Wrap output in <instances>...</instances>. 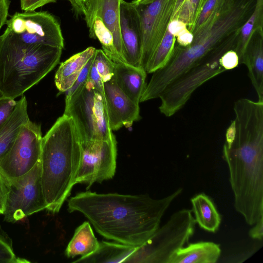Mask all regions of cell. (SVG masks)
<instances>
[{"instance_id":"d4e9b609","label":"cell","mask_w":263,"mask_h":263,"mask_svg":"<svg viewBox=\"0 0 263 263\" xmlns=\"http://www.w3.org/2000/svg\"><path fill=\"white\" fill-rule=\"evenodd\" d=\"M259 28H263V0H256L253 13L240 30L234 49L239 58V64H240L245 48L252 34Z\"/></svg>"},{"instance_id":"ffe728a7","label":"cell","mask_w":263,"mask_h":263,"mask_svg":"<svg viewBox=\"0 0 263 263\" xmlns=\"http://www.w3.org/2000/svg\"><path fill=\"white\" fill-rule=\"evenodd\" d=\"M26 97L22 95L5 123L0 127V160L9 149L22 126L30 119Z\"/></svg>"},{"instance_id":"d590c367","label":"cell","mask_w":263,"mask_h":263,"mask_svg":"<svg viewBox=\"0 0 263 263\" xmlns=\"http://www.w3.org/2000/svg\"><path fill=\"white\" fill-rule=\"evenodd\" d=\"M187 28L186 25L181 21L178 20H171L169 23L167 29L175 37Z\"/></svg>"},{"instance_id":"2e32d148","label":"cell","mask_w":263,"mask_h":263,"mask_svg":"<svg viewBox=\"0 0 263 263\" xmlns=\"http://www.w3.org/2000/svg\"><path fill=\"white\" fill-rule=\"evenodd\" d=\"M242 64L248 68L258 100L263 102V28L256 30L252 34L244 51Z\"/></svg>"},{"instance_id":"e575fe53","label":"cell","mask_w":263,"mask_h":263,"mask_svg":"<svg viewBox=\"0 0 263 263\" xmlns=\"http://www.w3.org/2000/svg\"><path fill=\"white\" fill-rule=\"evenodd\" d=\"M57 0H20L21 9L23 11L35 10L48 3Z\"/></svg>"},{"instance_id":"83f0119b","label":"cell","mask_w":263,"mask_h":263,"mask_svg":"<svg viewBox=\"0 0 263 263\" xmlns=\"http://www.w3.org/2000/svg\"><path fill=\"white\" fill-rule=\"evenodd\" d=\"M93 62L103 82L109 81L114 76L115 63L102 49H97Z\"/></svg>"},{"instance_id":"60d3db41","label":"cell","mask_w":263,"mask_h":263,"mask_svg":"<svg viewBox=\"0 0 263 263\" xmlns=\"http://www.w3.org/2000/svg\"><path fill=\"white\" fill-rule=\"evenodd\" d=\"M75 11L84 15L91 0H68Z\"/></svg>"},{"instance_id":"d6a6232c","label":"cell","mask_w":263,"mask_h":263,"mask_svg":"<svg viewBox=\"0 0 263 263\" xmlns=\"http://www.w3.org/2000/svg\"><path fill=\"white\" fill-rule=\"evenodd\" d=\"M9 191V180L0 170V214L5 212Z\"/></svg>"},{"instance_id":"f546056e","label":"cell","mask_w":263,"mask_h":263,"mask_svg":"<svg viewBox=\"0 0 263 263\" xmlns=\"http://www.w3.org/2000/svg\"><path fill=\"white\" fill-rule=\"evenodd\" d=\"M222 0H206L202 6L191 32L202 26L211 15Z\"/></svg>"},{"instance_id":"1f68e13d","label":"cell","mask_w":263,"mask_h":263,"mask_svg":"<svg viewBox=\"0 0 263 263\" xmlns=\"http://www.w3.org/2000/svg\"><path fill=\"white\" fill-rule=\"evenodd\" d=\"M220 63L226 71L233 69L239 65V58L234 50L226 52L220 58Z\"/></svg>"},{"instance_id":"5b68a950","label":"cell","mask_w":263,"mask_h":263,"mask_svg":"<svg viewBox=\"0 0 263 263\" xmlns=\"http://www.w3.org/2000/svg\"><path fill=\"white\" fill-rule=\"evenodd\" d=\"M73 119L82 143L107 140L114 134L110 127L103 87L97 89L86 81L66 95L64 114Z\"/></svg>"},{"instance_id":"7c38bea8","label":"cell","mask_w":263,"mask_h":263,"mask_svg":"<svg viewBox=\"0 0 263 263\" xmlns=\"http://www.w3.org/2000/svg\"><path fill=\"white\" fill-rule=\"evenodd\" d=\"M177 0H154L137 5L142 31L141 67H145L163 39L176 8Z\"/></svg>"},{"instance_id":"ac0fdd59","label":"cell","mask_w":263,"mask_h":263,"mask_svg":"<svg viewBox=\"0 0 263 263\" xmlns=\"http://www.w3.org/2000/svg\"><path fill=\"white\" fill-rule=\"evenodd\" d=\"M97 49L89 47L62 62L54 76L55 85L59 93L66 92L76 81L81 71L93 57Z\"/></svg>"},{"instance_id":"ba28073f","label":"cell","mask_w":263,"mask_h":263,"mask_svg":"<svg viewBox=\"0 0 263 263\" xmlns=\"http://www.w3.org/2000/svg\"><path fill=\"white\" fill-rule=\"evenodd\" d=\"M9 181V191L3 214L5 221L14 223L46 210L41 183L40 160L28 173Z\"/></svg>"},{"instance_id":"603a6c76","label":"cell","mask_w":263,"mask_h":263,"mask_svg":"<svg viewBox=\"0 0 263 263\" xmlns=\"http://www.w3.org/2000/svg\"><path fill=\"white\" fill-rule=\"evenodd\" d=\"M99 241L95 236L89 222H84L76 230L74 235L65 250L68 257L87 256L95 252Z\"/></svg>"},{"instance_id":"9c48e42d","label":"cell","mask_w":263,"mask_h":263,"mask_svg":"<svg viewBox=\"0 0 263 263\" xmlns=\"http://www.w3.org/2000/svg\"><path fill=\"white\" fill-rule=\"evenodd\" d=\"M6 24V29L24 43L64 48L60 25L47 11L16 12L7 20Z\"/></svg>"},{"instance_id":"5bb4252c","label":"cell","mask_w":263,"mask_h":263,"mask_svg":"<svg viewBox=\"0 0 263 263\" xmlns=\"http://www.w3.org/2000/svg\"><path fill=\"white\" fill-rule=\"evenodd\" d=\"M103 94L112 130L123 126L129 127L135 121L140 119L139 104L120 89L114 77L103 83Z\"/></svg>"},{"instance_id":"4fadbf2b","label":"cell","mask_w":263,"mask_h":263,"mask_svg":"<svg viewBox=\"0 0 263 263\" xmlns=\"http://www.w3.org/2000/svg\"><path fill=\"white\" fill-rule=\"evenodd\" d=\"M120 26L126 63L141 67L142 31L140 17L137 5L133 1L127 2L121 0Z\"/></svg>"},{"instance_id":"30bf717a","label":"cell","mask_w":263,"mask_h":263,"mask_svg":"<svg viewBox=\"0 0 263 263\" xmlns=\"http://www.w3.org/2000/svg\"><path fill=\"white\" fill-rule=\"evenodd\" d=\"M42 138L40 124L30 120L22 126L0 160V170L8 180L25 175L40 161Z\"/></svg>"},{"instance_id":"4316f807","label":"cell","mask_w":263,"mask_h":263,"mask_svg":"<svg viewBox=\"0 0 263 263\" xmlns=\"http://www.w3.org/2000/svg\"><path fill=\"white\" fill-rule=\"evenodd\" d=\"M206 0H184L179 9L175 11L172 20L184 23L191 31Z\"/></svg>"},{"instance_id":"836d02e7","label":"cell","mask_w":263,"mask_h":263,"mask_svg":"<svg viewBox=\"0 0 263 263\" xmlns=\"http://www.w3.org/2000/svg\"><path fill=\"white\" fill-rule=\"evenodd\" d=\"M94 55L84 67L72 87L70 89H69L67 91H66V95H68L72 93L78 87L81 86L82 84H83L86 81L93 61Z\"/></svg>"},{"instance_id":"8fae6325","label":"cell","mask_w":263,"mask_h":263,"mask_svg":"<svg viewBox=\"0 0 263 263\" xmlns=\"http://www.w3.org/2000/svg\"><path fill=\"white\" fill-rule=\"evenodd\" d=\"M82 152L76 180L87 185L112 178L116 169L117 141L115 135L107 140H92L82 143Z\"/></svg>"},{"instance_id":"4dcf8cb0","label":"cell","mask_w":263,"mask_h":263,"mask_svg":"<svg viewBox=\"0 0 263 263\" xmlns=\"http://www.w3.org/2000/svg\"><path fill=\"white\" fill-rule=\"evenodd\" d=\"M17 101L6 97L0 98V127L5 123L14 110Z\"/></svg>"},{"instance_id":"ab89813d","label":"cell","mask_w":263,"mask_h":263,"mask_svg":"<svg viewBox=\"0 0 263 263\" xmlns=\"http://www.w3.org/2000/svg\"><path fill=\"white\" fill-rule=\"evenodd\" d=\"M236 136V125L235 120L231 121L226 132V141L224 145L230 147L232 144Z\"/></svg>"},{"instance_id":"e0dca14e","label":"cell","mask_w":263,"mask_h":263,"mask_svg":"<svg viewBox=\"0 0 263 263\" xmlns=\"http://www.w3.org/2000/svg\"><path fill=\"white\" fill-rule=\"evenodd\" d=\"M146 73L143 68L125 63H115L114 77L117 85L129 99L138 104L146 86Z\"/></svg>"},{"instance_id":"9a60e30c","label":"cell","mask_w":263,"mask_h":263,"mask_svg":"<svg viewBox=\"0 0 263 263\" xmlns=\"http://www.w3.org/2000/svg\"><path fill=\"white\" fill-rule=\"evenodd\" d=\"M120 1L121 0H91L84 16L85 21L93 15H97L100 18L112 34L118 55L122 62L126 63L124 57L120 32Z\"/></svg>"},{"instance_id":"f35d334b","label":"cell","mask_w":263,"mask_h":263,"mask_svg":"<svg viewBox=\"0 0 263 263\" xmlns=\"http://www.w3.org/2000/svg\"><path fill=\"white\" fill-rule=\"evenodd\" d=\"M10 4V0H0V30L8 20Z\"/></svg>"},{"instance_id":"74e56055","label":"cell","mask_w":263,"mask_h":263,"mask_svg":"<svg viewBox=\"0 0 263 263\" xmlns=\"http://www.w3.org/2000/svg\"><path fill=\"white\" fill-rule=\"evenodd\" d=\"M193 40V34L187 28L176 37V42L178 45L182 47L190 45Z\"/></svg>"},{"instance_id":"8d00e7d4","label":"cell","mask_w":263,"mask_h":263,"mask_svg":"<svg viewBox=\"0 0 263 263\" xmlns=\"http://www.w3.org/2000/svg\"><path fill=\"white\" fill-rule=\"evenodd\" d=\"M249 232V236L253 239L261 240L263 237V217H261Z\"/></svg>"},{"instance_id":"277c9868","label":"cell","mask_w":263,"mask_h":263,"mask_svg":"<svg viewBox=\"0 0 263 263\" xmlns=\"http://www.w3.org/2000/svg\"><path fill=\"white\" fill-rule=\"evenodd\" d=\"M62 49L29 45L5 30L0 36V90L15 99L37 84L58 64Z\"/></svg>"},{"instance_id":"8992f818","label":"cell","mask_w":263,"mask_h":263,"mask_svg":"<svg viewBox=\"0 0 263 263\" xmlns=\"http://www.w3.org/2000/svg\"><path fill=\"white\" fill-rule=\"evenodd\" d=\"M196 221L192 210H180L159 227L124 263H168L171 257L185 246L194 234Z\"/></svg>"},{"instance_id":"484cf974","label":"cell","mask_w":263,"mask_h":263,"mask_svg":"<svg viewBox=\"0 0 263 263\" xmlns=\"http://www.w3.org/2000/svg\"><path fill=\"white\" fill-rule=\"evenodd\" d=\"M175 44L176 37L167 29L145 67L146 73H153L167 64L172 54Z\"/></svg>"},{"instance_id":"6da1fadb","label":"cell","mask_w":263,"mask_h":263,"mask_svg":"<svg viewBox=\"0 0 263 263\" xmlns=\"http://www.w3.org/2000/svg\"><path fill=\"white\" fill-rule=\"evenodd\" d=\"M160 199L147 194L81 192L68 200V211L83 214L104 237L125 245L143 244L159 227L165 212L182 192Z\"/></svg>"},{"instance_id":"f1b7e54d","label":"cell","mask_w":263,"mask_h":263,"mask_svg":"<svg viewBox=\"0 0 263 263\" xmlns=\"http://www.w3.org/2000/svg\"><path fill=\"white\" fill-rule=\"evenodd\" d=\"M28 262L17 257L14 253L11 243L0 235V263H20Z\"/></svg>"},{"instance_id":"52a82bcc","label":"cell","mask_w":263,"mask_h":263,"mask_svg":"<svg viewBox=\"0 0 263 263\" xmlns=\"http://www.w3.org/2000/svg\"><path fill=\"white\" fill-rule=\"evenodd\" d=\"M226 52H211L195 63L170 82L160 94V112L170 117L182 109L201 85L225 71L220 58Z\"/></svg>"},{"instance_id":"7a4b0ae2","label":"cell","mask_w":263,"mask_h":263,"mask_svg":"<svg viewBox=\"0 0 263 263\" xmlns=\"http://www.w3.org/2000/svg\"><path fill=\"white\" fill-rule=\"evenodd\" d=\"M236 136L223 145L234 206L247 224L263 217V106L243 102L234 106Z\"/></svg>"},{"instance_id":"44dd1931","label":"cell","mask_w":263,"mask_h":263,"mask_svg":"<svg viewBox=\"0 0 263 263\" xmlns=\"http://www.w3.org/2000/svg\"><path fill=\"white\" fill-rule=\"evenodd\" d=\"M137 247L119 242L102 241L99 242V247L95 252L87 256L80 257L73 262H123L135 251Z\"/></svg>"},{"instance_id":"3957f363","label":"cell","mask_w":263,"mask_h":263,"mask_svg":"<svg viewBox=\"0 0 263 263\" xmlns=\"http://www.w3.org/2000/svg\"><path fill=\"white\" fill-rule=\"evenodd\" d=\"M82 142L75 123L63 114L43 137L41 183L46 210L59 212L69 196L82 156Z\"/></svg>"},{"instance_id":"7402d4cb","label":"cell","mask_w":263,"mask_h":263,"mask_svg":"<svg viewBox=\"0 0 263 263\" xmlns=\"http://www.w3.org/2000/svg\"><path fill=\"white\" fill-rule=\"evenodd\" d=\"M191 202L196 223L206 231L217 232L221 217L211 198L204 193H200L192 198Z\"/></svg>"},{"instance_id":"d6986e66","label":"cell","mask_w":263,"mask_h":263,"mask_svg":"<svg viewBox=\"0 0 263 263\" xmlns=\"http://www.w3.org/2000/svg\"><path fill=\"white\" fill-rule=\"evenodd\" d=\"M220 255L219 245L211 241H199L179 249L168 263H215Z\"/></svg>"},{"instance_id":"cb8c5ba5","label":"cell","mask_w":263,"mask_h":263,"mask_svg":"<svg viewBox=\"0 0 263 263\" xmlns=\"http://www.w3.org/2000/svg\"><path fill=\"white\" fill-rule=\"evenodd\" d=\"M86 22L89 28V36L100 41L107 56L115 63H123L116 50L112 34L100 18L93 15Z\"/></svg>"},{"instance_id":"7bdbcfd3","label":"cell","mask_w":263,"mask_h":263,"mask_svg":"<svg viewBox=\"0 0 263 263\" xmlns=\"http://www.w3.org/2000/svg\"><path fill=\"white\" fill-rule=\"evenodd\" d=\"M3 97H4V95H3V93H2V92L0 90V98Z\"/></svg>"},{"instance_id":"b9f144b4","label":"cell","mask_w":263,"mask_h":263,"mask_svg":"<svg viewBox=\"0 0 263 263\" xmlns=\"http://www.w3.org/2000/svg\"><path fill=\"white\" fill-rule=\"evenodd\" d=\"M154 0H135L133 2L137 5H146L148 4Z\"/></svg>"}]
</instances>
